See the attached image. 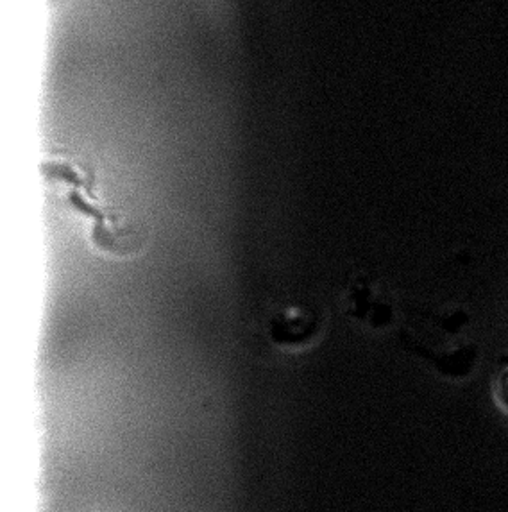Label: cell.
Here are the masks:
<instances>
[{
    "label": "cell",
    "instance_id": "1",
    "mask_svg": "<svg viewBox=\"0 0 508 512\" xmlns=\"http://www.w3.org/2000/svg\"><path fill=\"white\" fill-rule=\"evenodd\" d=\"M42 171L47 178L65 185L68 201L92 219L90 237L97 248L113 255H129L136 251L140 242L135 231L120 221L119 215L97 203L99 199L94 196L92 171L85 163L67 151H56L43 158Z\"/></svg>",
    "mask_w": 508,
    "mask_h": 512
},
{
    "label": "cell",
    "instance_id": "2",
    "mask_svg": "<svg viewBox=\"0 0 508 512\" xmlns=\"http://www.w3.org/2000/svg\"><path fill=\"white\" fill-rule=\"evenodd\" d=\"M324 326L321 308L306 301H290L272 310L269 337L283 350H301L319 337Z\"/></svg>",
    "mask_w": 508,
    "mask_h": 512
},
{
    "label": "cell",
    "instance_id": "3",
    "mask_svg": "<svg viewBox=\"0 0 508 512\" xmlns=\"http://www.w3.org/2000/svg\"><path fill=\"white\" fill-rule=\"evenodd\" d=\"M348 303L351 314L369 325H381L383 319H389V305L383 303L374 285L367 280H358L351 285Z\"/></svg>",
    "mask_w": 508,
    "mask_h": 512
},
{
    "label": "cell",
    "instance_id": "4",
    "mask_svg": "<svg viewBox=\"0 0 508 512\" xmlns=\"http://www.w3.org/2000/svg\"><path fill=\"white\" fill-rule=\"evenodd\" d=\"M500 394L501 398L508 405V366L505 367V371H503V375L500 378Z\"/></svg>",
    "mask_w": 508,
    "mask_h": 512
}]
</instances>
